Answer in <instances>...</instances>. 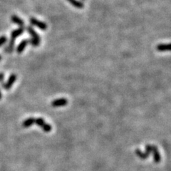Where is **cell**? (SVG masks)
Instances as JSON below:
<instances>
[{
  "label": "cell",
  "mask_w": 171,
  "mask_h": 171,
  "mask_svg": "<svg viewBox=\"0 0 171 171\" xmlns=\"http://www.w3.org/2000/svg\"><path fill=\"white\" fill-rule=\"evenodd\" d=\"M30 23L32 25H34V26L38 27V28L40 29L41 30L44 31L47 29V24H46V23L41 22V21L37 19H35L34 17L30 18Z\"/></svg>",
  "instance_id": "3957f363"
},
{
  "label": "cell",
  "mask_w": 171,
  "mask_h": 171,
  "mask_svg": "<svg viewBox=\"0 0 171 171\" xmlns=\"http://www.w3.org/2000/svg\"><path fill=\"white\" fill-rule=\"evenodd\" d=\"M26 30L27 32L30 33L31 37H32V39H31L30 40H29V42H30L31 44H32L33 47H38L41 41L40 37L39 36L36 31H35L32 26L27 27Z\"/></svg>",
  "instance_id": "6da1fadb"
},
{
  "label": "cell",
  "mask_w": 171,
  "mask_h": 171,
  "mask_svg": "<svg viewBox=\"0 0 171 171\" xmlns=\"http://www.w3.org/2000/svg\"><path fill=\"white\" fill-rule=\"evenodd\" d=\"M41 128H42V130L46 133H49L50 131L52 130V127L51 125L47 124V123H45V124L41 126Z\"/></svg>",
  "instance_id": "4fadbf2b"
},
{
  "label": "cell",
  "mask_w": 171,
  "mask_h": 171,
  "mask_svg": "<svg viewBox=\"0 0 171 171\" xmlns=\"http://www.w3.org/2000/svg\"><path fill=\"white\" fill-rule=\"evenodd\" d=\"M29 43V40L28 39H24V40L20 42L19 44L18 45L17 48H16V52H17L18 54H22L23 51H24V50L25 49V48L28 44Z\"/></svg>",
  "instance_id": "52a82bcc"
},
{
  "label": "cell",
  "mask_w": 171,
  "mask_h": 171,
  "mask_svg": "<svg viewBox=\"0 0 171 171\" xmlns=\"http://www.w3.org/2000/svg\"><path fill=\"white\" fill-rule=\"evenodd\" d=\"M11 20L12 21V22L14 24H15L18 26H19L20 27H24V22L22 19L17 16L16 15H13L11 16Z\"/></svg>",
  "instance_id": "ba28073f"
},
{
  "label": "cell",
  "mask_w": 171,
  "mask_h": 171,
  "mask_svg": "<svg viewBox=\"0 0 171 171\" xmlns=\"http://www.w3.org/2000/svg\"><path fill=\"white\" fill-rule=\"evenodd\" d=\"M74 7L79 8V9H82L84 7L83 4L81 2H79L78 0H68Z\"/></svg>",
  "instance_id": "7c38bea8"
},
{
  "label": "cell",
  "mask_w": 171,
  "mask_h": 171,
  "mask_svg": "<svg viewBox=\"0 0 171 171\" xmlns=\"http://www.w3.org/2000/svg\"><path fill=\"white\" fill-rule=\"evenodd\" d=\"M135 154L138 156V157L141 158V159H143V160H145V159H146V158L148 157H149V154L148 153H147L146 152H145V153H143L141 150H139V149H136L135 150Z\"/></svg>",
  "instance_id": "8fae6325"
},
{
  "label": "cell",
  "mask_w": 171,
  "mask_h": 171,
  "mask_svg": "<svg viewBox=\"0 0 171 171\" xmlns=\"http://www.w3.org/2000/svg\"><path fill=\"white\" fill-rule=\"evenodd\" d=\"M35 124H36L37 126L41 127L43 126L44 124H45V121L44 120V118H35Z\"/></svg>",
  "instance_id": "5bb4252c"
},
{
  "label": "cell",
  "mask_w": 171,
  "mask_h": 171,
  "mask_svg": "<svg viewBox=\"0 0 171 171\" xmlns=\"http://www.w3.org/2000/svg\"><path fill=\"white\" fill-rule=\"evenodd\" d=\"M7 38L5 36H2L0 37V47H2L5 44L7 43Z\"/></svg>",
  "instance_id": "9a60e30c"
},
{
  "label": "cell",
  "mask_w": 171,
  "mask_h": 171,
  "mask_svg": "<svg viewBox=\"0 0 171 171\" xmlns=\"http://www.w3.org/2000/svg\"><path fill=\"white\" fill-rule=\"evenodd\" d=\"M4 77H5V76H4L3 73H0V82L1 83H2L4 80Z\"/></svg>",
  "instance_id": "2e32d148"
},
{
  "label": "cell",
  "mask_w": 171,
  "mask_h": 171,
  "mask_svg": "<svg viewBox=\"0 0 171 171\" xmlns=\"http://www.w3.org/2000/svg\"><path fill=\"white\" fill-rule=\"evenodd\" d=\"M16 80V75L15 74H12L10 75L9 79L6 83H2V88L5 90H9L12 87V86Z\"/></svg>",
  "instance_id": "7a4b0ae2"
},
{
  "label": "cell",
  "mask_w": 171,
  "mask_h": 171,
  "mask_svg": "<svg viewBox=\"0 0 171 171\" xmlns=\"http://www.w3.org/2000/svg\"><path fill=\"white\" fill-rule=\"evenodd\" d=\"M2 60V56H0V61Z\"/></svg>",
  "instance_id": "ac0fdd59"
},
{
  "label": "cell",
  "mask_w": 171,
  "mask_h": 171,
  "mask_svg": "<svg viewBox=\"0 0 171 171\" xmlns=\"http://www.w3.org/2000/svg\"><path fill=\"white\" fill-rule=\"evenodd\" d=\"M152 153L153 155V160L155 163H158V162H160L161 160V156H160V154L159 152L158 151L157 147L153 145V151H152Z\"/></svg>",
  "instance_id": "8992f818"
},
{
  "label": "cell",
  "mask_w": 171,
  "mask_h": 171,
  "mask_svg": "<svg viewBox=\"0 0 171 171\" xmlns=\"http://www.w3.org/2000/svg\"><path fill=\"white\" fill-rule=\"evenodd\" d=\"M2 94L1 90H0V100H1V99H2Z\"/></svg>",
  "instance_id": "e0dca14e"
},
{
  "label": "cell",
  "mask_w": 171,
  "mask_h": 171,
  "mask_svg": "<svg viewBox=\"0 0 171 171\" xmlns=\"http://www.w3.org/2000/svg\"><path fill=\"white\" fill-rule=\"evenodd\" d=\"M34 124H35V118L31 117V118H26V119L22 123V126L24 128H29V127H31Z\"/></svg>",
  "instance_id": "30bf717a"
},
{
  "label": "cell",
  "mask_w": 171,
  "mask_h": 171,
  "mask_svg": "<svg viewBox=\"0 0 171 171\" xmlns=\"http://www.w3.org/2000/svg\"><path fill=\"white\" fill-rule=\"evenodd\" d=\"M68 101L66 99L61 98V99H56L51 103V106L53 107H60V106H65L67 105Z\"/></svg>",
  "instance_id": "277c9868"
},
{
  "label": "cell",
  "mask_w": 171,
  "mask_h": 171,
  "mask_svg": "<svg viewBox=\"0 0 171 171\" xmlns=\"http://www.w3.org/2000/svg\"><path fill=\"white\" fill-rule=\"evenodd\" d=\"M156 49L158 51H168L170 50V44H160L156 47Z\"/></svg>",
  "instance_id": "9c48e42d"
},
{
  "label": "cell",
  "mask_w": 171,
  "mask_h": 171,
  "mask_svg": "<svg viewBox=\"0 0 171 171\" xmlns=\"http://www.w3.org/2000/svg\"><path fill=\"white\" fill-rule=\"evenodd\" d=\"M24 27H20V28L17 29V30L12 31L11 33V39H10V40L15 41V39L17 38V37H20L21 35L24 33Z\"/></svg>",
  "instance_id": "5b68a950"
}]
</instances>
